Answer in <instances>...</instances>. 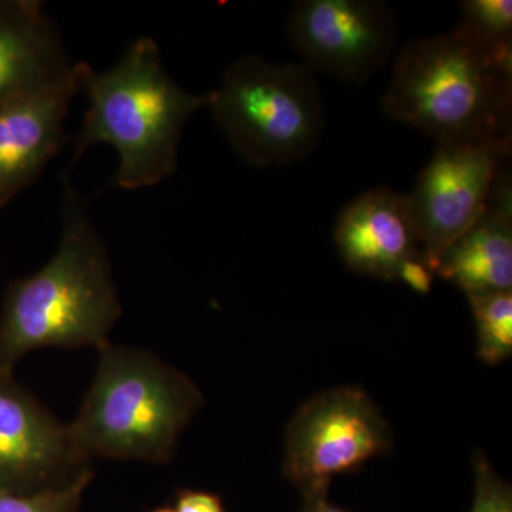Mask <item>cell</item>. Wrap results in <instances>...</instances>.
Wrapping results in <instances>:
<instances>
[{"instance_id": "21", "label": "cell", "mask_w": 512, "mask_h": 512, "mask_svg": "<svg viewBox=\"0 0 512 512\" xmlns=\"http://www.w3.org/2000/svg\"><path fill=\"white\" fill-rule=\"evenodd\" d=\"M150 512H175V511L173 510V508L161 507V508H157V510H153Z\"/></svg>"}, {"instance_id": "11", "label": "cell", "mask_w": 512, "mask_h": 512, "mask_svg": "<svg viewBox=\"0 0 512 512\" xmlns=\"http://www.w3.org/2000/svg\"><path fill=\"white\" fill-rule=\"evenodd\" d=\"M343 262L356 274L396 281L406 259L421 254L407 195L376 188L349 202L333 231Z\"/></svg>"}, {"instance_id": "17", "label": "cell", "mask_w": 512, "mask_h": 512, "mask_svg": "<svg viewBox=\"0 0 512 512\" xmlns=\"http://www.w3.org/2000/svg\"><path fill=\"white\" fill-rule=\"evenodd\" d=\"M473 466L476 490L470 512H512L511 484L498 476L484 453H476Z\"/></svg>"}, {"instance_id": "2", "label": "cell", "mask_w": 512, "mask_h": 512, "mask_svg": "<svg viewBox=\"0 0 512 512\" xmlns=\"http://www.w3.org/2000/svg\"><path fill=\"white\" fill-rule=\"evenodd\" d=\"M82 92L89 107L73 163L92 146L113 147L114 183L123 190L154 187L175 173L184 128L211 101L210 93H190L175 82L151 37H138L104 72L84 63Z\"/></svg>"}, {"instance_id": "10", "label": "cell", "mask_w": 512, "mask_h": 512, "mask_svg": "<svg viewBox=\"0 0 512 512\" xmlns=\"http://www.w3.org/2000/svg\"><path fill=\"white\" fill-rule=\"evenodd\" d=\"M83 64L0 110V207L29 187L63 147L67 111L82 92Z\"/></svg>"}, {"instance_id": "7", "label": "cell", "mask_w": 512, "mask_h": 512, "mask_svg": "<svg viewBox=\"0 0 512 512\" xmlns=\"http://www.w3.org/2000/svg\"><path fill=\"white\" fill-rule=\"evenodd\" d=\"M511 151L512 136L439 144L417 177L407 201L421 254L434 272L443 252L484 214Z\"/></svg>"}, {"instance_id": "1", "label": "cell", "mask_w": 512, "mask_h": 512, "mask_svg": "<svg viewBox=\"0 0 512 512\" xmlns=\"http://www.w3.org/2000/svg\"><path fill=\"white\" fill-rule=\"evenodd\" d=\"M121 315L107 247L72 185L59 248L36 274L13 281L0 312V372L43 348H103Z\"/></svg>"}, {"instance_id": "19", "label": "cell", "mask_w": 512, "mask_h": 512, "mask_svg": "<svg viewBox=\"0 0 512 512\" xmlns=\"http://www.w3.org/2000/svg\"><path fill=\"white\" fill-rule=\"evenodd\" d=\"M175 512H225L220 495L201 490H181L175 495Z\"/></svg>"}, {"instance_id": "14", "label": "cell", "mask_w": 512, "mask_h": 512, "mask_svg": "<svg viewBox=\"0 0 512 512\" xmlns=\"http://www.w3.org/2000/svg\"><path fill=\"white\" fill-rule=\"evenodd\" d=\"M453 32L494 59L512 63L511 0H464Z\"/></svg>"}, {"instance_id": "16", "label": "cell", "mask_w": 512, "mask_h": 512, "mask_svg": "<svg viewBox=\"0 0 512 512\" xmlns=\"http://www.w3.org/2000/svg\"><path fill=\"white\" fill-rule=\"evenodd\" d=\"M93 474V470L86 468L70 483L36 493L0 490V512H76Z\"/></svg>"}, {"instance_id": "3", "label": "cell", "mask_w": 512, "mask_h": 512, "mask_svg": "<svg viewBox=\"0 0 512 512\" xmlns=\"http://www.w3.org/2000/svg\"><path fill=\"white\" fill-rule=\"evenodd\" d=\"M382 109L439 144L510 137L512 63L454 32L412 40L396 57Z\"/></svg>"}, {"instance_id": "12", "label": "cell", "mask_w": 512, "mask_h": 512, "mask_svg": "<svg viewBox=\"0 0 512 512\" xmlns=\"http://www.w3.org/2000/svg\"><path fill=\"white\" fill-rule=\"evenodd\" d=\"M59 30L36 0H0V110L72 72Z\"/></svg>"}, {"instance_id": "20", "label": "cell", "mask_w": 512, "mask_h": 512, "mask_svg": "<svg viewBox=\"0 0 512 512\" xmlns=\"http://www.w3.org/2000/svg\"><path fill=\"white\" fill-rule=\"evenodd\" d=\"M301 512H349L336 507L328 500V497L306 498L303 500Z\"/></svg>"}, {"instance_id": "15", "label": "cell", "mask_w": 512, "mask_h": 512, "mask_svg": "<svg viewBox=\"0 0 512 512\" xmlns=\"http://www.w3.org/2000/svg\"><path fill=\"white\" fill-rule=\"evenodd\" d=\"M467 298L476 322L478 357L487 365H500L512 355V291Z\"/></svg>"}, {"instance_id": "6", "label": "cell", "mask_w": 512, "mask_h": 512, "mask_svg": "<svg viewBox=\"0 0 512 512\" xmlns=\"http://www.w3.org/2000/svg\"><path fill=\"white\" fill-rule=\"evenodd\" d=\"M285 440V477L306 500L328 497L333 478L389 451L392 433L367 393L338 387L303 403Z\"/></svg>"}, {"instance_id": "9", "label": "cell", "mask_w": 512, "mask_h": 512, "mask_svg": "<svg viewBox=\"0 0 512 512\" xmlns=\"http://www.w3.org/2000/svg\"><path fill=\"white\" fill-rule=\"evenodd\" d=\"M89 468L63 426L13 373L0 372V490L36 493L70 483Z\"/></svg>"}, {"instance_id": "4", "label": "cell", "mask_w": 512, "mask_h": 512, "mask_svg": "<svg viewBox=\"0 0 512 512\" xmlns=\"http://www.w3.org/2000/svg\"><path fill=\"white\" fill-rule=\"evenodd\" d=\"M201 404L200 390L180 370L151 353L107 343L67 433L84 466L93 457L165 463Z\"/></svg>"}, {"instance_id": "8", "label": "cell", "mask_w": 512, "mask_h": 512, "mask_svg": "<svg viewBox=\"0 0 512 512\" xmlns=\"http://www.w3.org/2000/svg\"><path fill=\"white\" fill-rule=\"evenodd\" d=\"M286 33L309 70L359 84L392 55L397 20L382 0H299Z\"/></svg>"}, {"instance_id": "13", "label": "cell", "mask_w": 512, "mask_h": 512, "mask_svg": "<svg viewBox=\"0 0 512 512\" xmlns=\"http://www.w3.org/2000/svg\"><path fill=\"white\" fill-rule=\"evenodd\" d=\"M436 276L467 296L512 291L510 163L498 175L480 220L440 256Z\"/></svg>"}, {"instance_id": "18", "label": "cell", "mask_w": 512, "mask_h": 512, "mask_svg": "<svg viewBox=\"0 0 512 512\" xmlns=\"http://www.w3.org/2000/svg\"><path fill=\"white\" fill-rule=\"evenodd\" d=\"M434 278H436V272L423 258V254H419L403 262L397 272L396 281H402L420 295H427L431 291Z\"/></svg>"}, {"instance_id": "5", "label": "cell", "mask_w": 512, "mask_h": 512, "mask_svg": "<svg viewBox=\"0 0 512 512\" xmlns=\"http://www.w3.org/2000/svg\"><path fill=\"white\" fill-rule=\"evenodd\" d=\"M208 109L242 160L256 168L298 163L325 130L315 74L302 63L248 55L224 70Z\"/></svg>"}]
</instances>
